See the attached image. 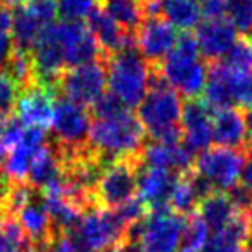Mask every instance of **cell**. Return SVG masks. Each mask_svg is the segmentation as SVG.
<instances>
[{
  "label": "cell",
  "instance_id": "obj_38",
  "mask_svg": "<svg viewBox=\"0 0 252 252\" xmlns=\"http://www.w3.org/2000/svg\"><path fill=\"white\" fill-rule=\"evenodd\" d=\"M230 2L232 0H201L202 16H206V19H220L226 14Z\"/></svg>",
  "mask_w": 252,
  "mask_h": 252
},
{
  "label": "cell",
  "instance_id": "obj_33",
  "mask_svg": "<svg viewBox=\"0 0 252 252\" xmlns=\"http://www.w3.org/2000/svg\"><path fill=\"white\" fill-rule=\"evenodd\" d=\"M19 93L21 90L17 88V84L2 70L0 72V120L14 115Z\"/></svg>",
  "mask_w": 252,
  "mask_h": 252
},
{
  "label": "cell",
  "instance_id": "obj_19",
  "mask_svg": "<svg viewBox=\"0 0 252 252\" xmlns=\"http://www.w3.org/2000/svg\"><path fill=\"white\" fill-rule=\"evenodd\" d=\"M194 36L199 45L201 55L211 63L225 57V53L237 40V31L226 21V17H220V19H206L204 23H201Z\"/></svg>",
  "mask_w": 252,
  "mask_h": 252
},
{
  "label": "cell",
  "instance_id": "obj_28",
  "mask_svg": "<svg viewBox=\"0 0 252 252\" xmlns=\"http://www.w3.org/2000/svg\"><path fill=\"white\" fill-rule=\"evenodd\" d=\"M220 62L233 72H252V36H240Z\"/></svg>",
  "mask_w": 252,
  "mask_h": 252
},
{
  "label": "cell",
  "instance_id": "obj_15",
  "mask_svg": "<svg viewBox=\"0 0 252 252\" xmlns=\"http://www.w3.org/2000/svg\"><path fill=\"white\" fill-rule=\"evenodd\" d=\"M182 141L192 153L204 151L213 141V112L202 100H187L180 117Z\"/></svg>",
  "mask_w": 252,
  "mask_h": 252
},
{
  "label": "cell",
  "instance_id": "obj_17",
  "mask_svg": "<svg viewBox=\"0 0 252 252\" xmlns=\"http://www.w3.org/2000/svg\"><path fill=\"white\" fill-rule=\"evenodd\" d=\"M177 175L179 173L168 172L165 168L141 165L137 172V189H139V197L146 202L150 213L168 208Z\"/></svg>",
  "mask_w": 252,
  "mask_h": 252
},
{
  "label": "cell",
  "instance_id": "obj_3",
  "mask_svg": "<svg viewBox=\"0 0 252 252\" xmlns=\"http://www.w3.org/2000/svg\"><path fill=\"white\" fill-rule=\"evenodd\" d=\"M155 67L168 86L189 100L199 96L208 81V65L201 59L196 36L189 31L179 34L173 50Z\"/></svg>",
  "mask_w": 252,
  "mask_h": 252
},
{
  "label": "cell",
  "instance_id": "obj_6",
  "mask_svg": "<svg viewBox=\"0 0 252 252\" xmlns=\"http://www.w3.org/2000/svg\"><path fill=\"white\" fill-rule=\"evenodd\" d=\"M50 141L60 155H72L90 146L91 112L69 98H57Z\"/></svg>",
  "mask_w": 252,
  "mask_h": 252
},
{
  "label": "cell",
  "instance_id": "obj_26",
  "mask_svg": "<svg viewBox=\"0 0 252 252\" xmlns=\"http://www.w3.org/2000/svg\"><path fill=\"white\" fill-rule=\"evenodd\" d=\"M3 72L17 84V88H19L21 91L36 84V74H34L33 60H31L30 53H26V52H21L14 48V52H12V55H10Z\"/></svg>",
  "mask_w": 252,
  "mask_h": 252
},
{
  "label": "cell",
  "instance_id": "obj_43",
  "mask_svg": "<svg viewBox=\"0 0 252 252\" xmlns=\"http://www.w3.org/2000/svg\"><path fill=\"white\" fill-rule=\"evenodd\" d=\"M246 215H247V223H249V232H251V240H252V206Z\"/></svg>",
  "mask_w": 252,
  "mask_h": 252
},
{
  "label": "cell",
  "instance_id": "obj_21",
  "mask_svg": "<svg viewBox=\"0 0 252 252\" xmlns=\"http://www.w3.org/2000/svg\"><path fill=\"white\" fill-rule=\"evenodd\" d=\"M196 213L204 220L208 226H211L215 232L223 230L237 215L239 209L233 204L232 197L226 190H213L206 197H202L196 208Z\"/></svg>",
  "mask_w": 252,
  "mask_h": 252
},
{
  "label": "cell",
  "instance_id": "obj_16",
  "mask_svg": "<svg viewBox=\"0 0 252 252\" xmlns=\"http://www.w3.org/2000/svg\"><path fill=\"white\" fill-rule=\"evenodd\" d=\"M141 161L144 166L165 168L173 173H186L194 168L196 156L184 144V141L180 143L146 141L141 151Z\"/></svg>",
  "mask_w": 252,
  "mask_h": 252
},
{
  "label": "cell",
  "instance_id": "obj_39",
  "mask_svg": "<svg viewBox=\"0 0 252 252\" xmlns=\"http://www.w3.org/2000/svg\"><path fill=\"white\" fill-rule=\"evenodd\" d=\"M12 52H14V41L10 33L0 31V72H2V69H5Z\"/></svg>",
  "mask_w": 252,
  "mask_h": 252
},
{
  "label": "cell",
  "instance_id": "obj_14",
  "mask_svg": "<svg viewBox=\"0 0 252 252\" xmlns=\"http://www.w3.org/2000/svg\"><path fill=\"white\" fill-rule=\"evenodd\" d=\"M55 91L34 84L19 93L14 115L26 127L47 129V127H52L53 115H55Z\"/></svg>",
  "mask_w": 252,
  "mask_h": 252
},
{
  "label": "cell",
  "instance_id": "obj_22",
  "mask_svg": "<svg viewBox=\"0 0 252 252\" xmlns=\"http://www.w3.org/2000/svg\"><path fill=\"white\" fill-rule=\"evenodd\" d=\"M45 28L43 23L36 19L24 5L16 7V12L12 14V28L10 36L14 41V48L21 52L31 53L41 30Z\"/></svg>",
  "mask_w": 252,
  "mask_h": 252
},
{
  "label": "cell",
  "instance_id": "obj_24",
  "mask_svg": "<svg viewBox=\"0 0 252 252\" xmlns=\"http://www.w3.org/2000/svg\"><path fill=\"white\" fill-rule=\"evenodd\" d=\"M161 16L179 30L190 31L201 23V0H161Z\"/></svg>",
  "mask_w": 252,
  "mask_h": 252
},
{
  "label": "cell",
  "instance_id": "obj_4",
  "mask_svg": "<svg viewBox=\"0 0 252 252\" xmlns=\"http://www.w3.org/2000/svg\"><path fill=\"white\" fill-rule=\"evenodd\" d=\"M153 65L141 57L136 48H127L106 57V79L110 93L126 108L139 106L150 90Z\"/></svg>",
  "mask_w": 252,
  "mask_h": 252
},
{
  "label": "cell",
  "instance_id": "obj_45",
  "mask_svg": "<svg viewBox=\"0 0 252 252\" xmlns=\"http://www.w3.org/2000/svg\"><path fill=\"white\" fill-rule=\"evenodd\" d=\"M179 252H197V251H192V249H186V247H184V249H180Z\"/></svg>",
  "mask_w": 252,
  "mask_h": 252
},
{
  "label": "cell",
  "instance_id": "obj_31",
  "mask_svg": "<svg viewBox=\"0 0 252 252\" xmlns=\"http://www.w3.org/2000/svg\"><path fill=\"white\" fill-rule=\"evenodd\" d=\"M208 240V225L204 223V220L197 213L186 216V228H184L182 235V242L186 244V249H204Z\"/></svg>",
  "mask_w": 252,
  "mask_h": 252
},
{
  "label": "cell",
  "instance_id": "obj_29",
  "mask_svg": "<svg viewBox=\"0 0 252 252\" xmlns=\"http://www.w3.org/2000/svg\"><path fill=\"white\" fill-rule=\"evenodd\" d=\"M226 81H228L230 94L233 105L244 112L252 110V72H233L226 69Z\"/></svg>",
  "mask_w": 252,
  "mask_h": 252
},
{
  "label": "cell",
  "instance_id": "obj_23",
  "mask_svg": "<svg viewBox=\"0 0 252 252\" xmlns=\"http://www.w3.org/2000/svg\"><path fill=\"white\" fill-rule=\"evenodd\" d=\"M100 7L126 33L134 36L146 19L141 0H100Z\"/></svg>",
  "mask_w": 252,
  "mask_h": 252
},
{
  "label": "cell",
  "instance_id": "obj_12",
  "mask_svg": "<svg viewBox=\"0 0 252 252\" xmlns=\"http://www.w3.org/2000/svg\"><path fill=\"white\" fill-rule=\"evenodd\" d=\"M179 31L163 16L146 17L136 31V48L150 65H158L177 45Z\"/></svg>",
  "mask_w": 252,
  "mask_h": 252
},
{
  "label": "cell",
  "instance_id": "obj_32",
  "mask_svg": "<svg viewBox=\"0 0 252 252\" xmlns=\"http://www.w3.org/2000/svg\"><path fill=\"white\" fill-rule=\"evenodd\" d=\"M57 3L59 16L63 21H83L100 7V0H57Z\"/></svg>",
  "mask_w": 252,
  "mask_h": 252
},
{
  "label": "cell",
  "instance_id": "obj_36",
  "mask_svg": "<svg viewBox=\"0 0 252 252\" xmlns=\"http://www.w3.org/2000/svg\"><path fill=\"white\" fill-rule=\"evenodd\" d=\"M126 106L120 103L117 96H113L112 93H103L96 101L91 105V115L96 119H110V117L119 115L120 112H124Z\"/></svg>",
  "mask_w": 252,
  "mask_h": 252
},
{
  "label": "cell",
  "instance_id": "obj_13",
  "mask_svg": "<svg viewBox=\"0 0 252 252\" xmlns=\"http://www.w3.org/2000/svg\"><path fill=\"white\" fill-rule=\"evenodd\" d=\"M50 143V136L45 129L40 127H26L23 134V139L19 141L16 148L9 151V155L3 159V173L12 182H23L28 179L33 163L36 158L47 150Z\"/></svg>",
  "mask_w": 252,
  "mask_h": 252
},
{
  "label": "cell",
  "instance_id": "obj_18",
  "mask_svg": "<svg viewBox=\"0 0 252 252\" xmlns=\"http://www.w3.org/2000/svg\"><path fill=\"white\" fill-rule=\"evenodd\" d=\"M88 28L93 33L94 40L105 57L115 55L127 48H136V36L126 33L101 7H96L90 14Z\"/></svg>",
  "mask_w": 252,
  "mask_h": 252
},
{
  "label": "cell",
  "instance_id": "obj_9",
  "mask_svg": "<svg viewBox=\"0 0 252 252\" xmlns=\"http://www.w3.org/2000/svg\"><path fill=\"white\" fill-rule=\"evenodd\" d=\"M129 226L113 209L91 208L81 216L76 233L79 240L94 252H112L124 244Z\"/></svg>",
  "mask_w": 252,
  "mask_h": 252
},
{
  "label": "cell",
  "instance_id": "obj_2",
  "mask_svg": "<svg viewBox=\"0 0 252 252\" xmlns=\"http://www.w3.org/2000/svg\"><path fill=\"white\" fill-rule=\"evenodd\" d=\"M146 141V130L129 108L115 117L96 119L91 124L90 146L106 163L141 156Z\"/></svg>",
  "mask_w": 252,
  "mask_h": 252
},
{
  "label": "cell",
  "instance_id": "obj_11",
  "mask_svg": "<svg viewBox=\"0 0 252 252\" xmlns=\"http://www.w3.org/2000/svg\"><path fill=\"white\" fill-rule=\"evenodd\" d=\"M57 33L62 45L65 69L98 59H106L98 47L93 33L83 21H62L57 23Z\"/></svg>",
  "mask_w": 252,
  "mask_h": 252
},
{
  "label": "cell",
  "instance_id": "obj_25",
  "mask_svg": "<svg viewBox=\"0 0 252 252\" xmlns=\"http://www.w3.org/2000/svg\"><path fill=\"white\" fill-rule=\"evenodd\" d=\"M197 204H199V196H197L196 189H194L192 170H189L186 173H179L175 186H173L172 196H170L168 208L182 216H189L192 213H196Z\"/></svg>",
  "mask_w": 252,
  "mask_h": 252
},
{
  "label": "cell",
  "instance_id": "obj_40",
  "mask_svg": "<svg viewBox=\"0 0 252 252\" xmlns=\"http://www.w3.org/2000/svg\"><path fill=\"white\" fill-rule=\"evenodd\" d=\"M10 184H12V180L3 173V170H0V220L5 218V208H7V197H9Z\"/></svg>",
  "mask_w": 252,
  "mask_h": 252
},
{
  "label": "cell",
  "instance_id": "obj_8",
  "mask_svg": "<svg viewBox=\"0 0 252 252\" xmlns=\"http://www.w3.org/2000/svg\"><path fill=\"white\" fill-rule=\"evenodd\" d=\"M249 155L246 150L215 146L201 153L194 161V170L215 190H228L239 182Z\"/></svg>",
  "mask_w": 252,
  "mask_h": 252
},
{
  "label": "cell",
  "instance_id": "obj_10",
  "mask_svg": "<svg viewBox=\"0 0 252 252\" xmlns=\"http://www.w3.org/2000/svg\"><path fill=\"white\" fill-rule=\"evenodd\" d=\"M106 83V59H98L63 70L57 81V91L63 98L86 106L93 105L105 93Z\"/></svg>",
  "mask_w": 252,
  "mask_h": 252
},
{
  "label": "cell",
  "instance_id": "obj_37",
  "mask_svg": "<svg viewBox=\"0 0 252 252\" xmlns=\"http://www.w3.org/2000/svg\"><path fill=\"white\" fill-rule=\"evenodd\" d=\"M204 252H252V244H240L223 232H216L204 246Z\"/></svg>",
  "mask_w": 252,
  "mask_h": 252
},
{
  "label": "cell",
  "instance_id": "obj_44",
  "mask_svg": "<svg viewBox=\"0 0 252 252\" xmlns=\"http://www.w3.org/2000/svg\"><path fill=\"white\" fill-rule=\"evenodd\" d=\"M3 159H5V151L0 146V170H2V166H3Z\"/></svg>",
  "mask_w": 252,
  "mask_h": 252
},
{
  "label": "cell",
  "instance_id": "obj_7",
  "mask_svg": "<svg viewBox=\"0 0 252 252\" xmlns=\"http://www.w3.org/2000/svg\"><path fill=\"white\" fill-rule=\"evenodd\" d=\"M141 156L115 159L108 163L101 172V177L94 187V204L100 209H117L132 197L137 190V172H139Z\"/></svg>",
  "mask_w": 252,
  "mask_h": 252
},
{
  "label": "cell",
  "instance_id": "obj_35",
  "mask_svg": "<svg viewBox=\"0 0 252 252\" xmlns=\"http://www.w3.org/2000/svg\"><path fill=\"white\" fill-rule=\"evenodd\" d=\"M40 23L45 26L55 23V17L59 16V3L57 0H26L23 3Z\"/></svg>",
  "mask_w": 252,
  "mask_h": 252
},
{
  "label": "cell",
  "instance_id": "obj_1",
  "mask_svg": "<svg viewBox=\"0 0 252 252\" xmlns=\"http://www.w3.org/2000/svg\"><path fill=\"white\" fill-rule=\"evenodd\" d=\"M182 106L180 94L165 83L161 74L153 65L150 90L137 110V119L146 130V136L159 143H180Z\"/></svg>",
  "mask_w": 252,
  "mask_h": 252
},
{
  "label": "cell",
  "instance_id": "obj_30",
  "mask_svg": "<svg viewBox=\"0 0 252 252\" xmlns=\"http://www.w3.org/2000/svg\"><path fill=\"white\" fill-rule=\"evenodd\" d=\"M226 21L242 36H252V0H232L226 9Z\"/></svg>",
  "mask_w": 252,
  "mask_h": 252
},
{
  "label": "cell",
  "instance_id": "obj_34",
  "mask_svg": "<svg viewBox=\"0 0 252 252\" xmlns=\"http://www.w3.org/2000/svg\"><path fill=\"white\" fill-rule=\"evenodd\" d=\"M24 129H26V126L16 115L0 120V146L3 148V151H10L19 144V141L23 139Z\"/></svg>",
  "mask_w": 252,
  "mask_h": 252
},
{
  "label": "cell",
  "instance_id": "obj_27",
  "mask_svg": "<svg viewBox=\"0 0 252 252\" xmlns=\"http://www.w3.org/2000/svg\"><path fill=\"white\" fill-rule=\"evenodd\" d=\"M0 252H36L34 244L14 218L0 220Z\"/></svg>",
  "mask_w": 252,
  "mask_h": 252
},
{
  "label": "cell",
  "instance_id": "obj_20",
  "mask_svg": "<svg viewBox=\"0 0 252 252\" xmlns=\"http://www.w3.org/2000/svg\"><path fill=\"white\" fill-rule=\"evenodd\" d=\"M213 139L218 143V146L246 150V112L237 106H228V108L213 112Z\"/></svg>",
  "mask_w": 252,
  "mask_h": 252
},
{
  "label": "cell",
  "instance_id": "obj_5",
  "mask_svg": "<svg viewBox=\"0 0 252 252\" xmlns=\"http://www.w3.org/2000/svg\"><path fill=\"white\" fill-rule=\"evenodd\" d=\"M186 216L161 208L151 211L143 221L129 226L126 239L139 252H177L182 242Z\"/></svg>",
  "mask_w": 252,
  "mask_h": 252
},
{
  "label": "cell",
  "instance_id": "obj_41",
  "mask_svg": "<svg viewBox=\"0 0 252 252\" xmlns=\"http://www.w3.org/2000/svg\"><path fill=\"white\" fill-rule=\"evenodd\" d=\"M242 184H246L247 187L252 189V155L247 159L246 166H244V172H242Z\"/></svg>",
  "mask_w": 252,
  "mask_h": 252
},
{
  "label": "cell",
  "instance_id": "obj_42",
  "mask_svg": "<svg viewBox=\"0 0 252 252\" xmlns=\"http://www.w3.org/2000/svg\"><path fill=\"white\" fill-rule=\"evenodd\" d=\"M26 0H0V5H5V7H19Z\"/></svg>",
  "mask_w": 252,
  "mask_h": 252
}]
</instances>
